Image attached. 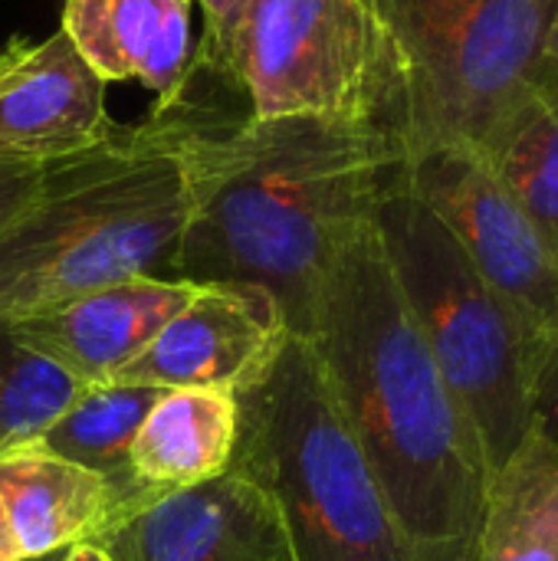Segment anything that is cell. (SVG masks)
Listing matches in <instances>:
<instances>
[{
	"mask_svg": "<svg viewBox=\"0 0 558 561\" xmlns=\"http://www.w3.org/2000/svg\"><path fill=\"white\" fill-rule=\"evenodd\" d=\"M69 559V549H59V552H49V556H33V559H20V561H66Z\"/></svg>",
	"mask_w": 558,
	"mask_h": 561,
	"instance_id": "cell-26",
	"label": "cell"
},
{
	"mask_svg": "<svg viewBox=\"0 0 558 561\" xmlns=\"http://www.w3.org/2000/svg\"><path fill=\"white\" fill-rule=\"evenodd\" d=\"M237 89L253 118L312 115L398 141L408 128V56L375 0H250Z\"/></svg>",
	"mask_w": 558,
	"mask_h": 561,
	"instance_id": "cell-6",
	"label": "cell"
},
{
	"mask_svg": "<svg viewBox=\"0 0 558 561\" xmlns=\"http://www.w3.org/2000/svg\"><path fill=\"white\" fill-rule=\"evenodd\" d=\"M474 561H558V440L536 427L490 477Z\"/></svg>",
	"mask_w": 558,
	"mask_h": 561,
	"instance_id": "cell-18",
	"label": "cell"
},
{
	"mask_svg": "<svg viewBox=\"0 0 558 561\" xmlns=\"http://www.w3.org/2000/svg\"><path fill=\"white\" fill-rule=\"evenodd\" d=\"M289 335L286 316L266 289L197 286L112 385L240 394L273 365Z\"/></svg>",
	"mask_w": 558,
	"mask_h": 561,
	"instance_id": "cell-9",
	"label": "cell"
},
{
	"mask_svg": "<svg viewBox=\"0 0 558 561\" xmlns=\"http://www.w3.org/2000/svg\"><path fill=\"white\" fill-rule=\"evenodd\" d=\"M411 561H474L490 467L385 256L375 220L326 270L309 329Z\"/></svg>",
	"mask_w": 558,
	"mask_h": 561,
	"instance_id": "cell-2",
	"label": "cell"
},
{
	"mask_svg": "<svg viewBox=\"0 0 558 561\" xmlns=\"http://www.w3.org/2000/svg\"><path fill=\"white\" fill-rule=\"evenodd\" d=\"M194 293L197 283L187 279L132 276L7 322V329L86 388L112 385Z\"/></svg>",
	"mask_w": 558,
	"mask_h": 561,
	"instance_id": "cell-12",
	"label": "cell"
},
{
	"mask_svg": "<svg viewBox=\"0 0 558 561\" xmlns=\"http://www.w3.org/2000/svg\"><path fill=\"white\" fill-rule=\"evenodd\" d=\"M66 561H109L95 546H72L69 549V559Z\"/></svg>",
	"mask_w": 558,
	"mask_h": 561,
	"instance_id": "cell-24",
	"label": "cell"
},
{
	"mask_svg": "<svg viewBox=\"0 0 558 561\" xmlns=\"http://www.w3.org/2000/svg\"><path fill=\"white\" fill-rule=\"evenodd\" d=\"M181 158L191 210L171 276L260 286L306 335L326 270L375 220L405 148L372 125L247 115L224 131L191 122Z\"/></svg>",
	"mask_w": 558,
	"mask_h": 561,
	"instance_id": "cell-1",
	"label": "cell"
},
{
	"mask_svg": "<svg viewBox=\"0 0 558 561\" xmlns=\"http://www.w3.org/2000/svg\"><path fill=\"white\" fill-rule=\"evenodd\" d=\"M158 398L161 388L92 385L33 440V447L102 477L115 496V510H118L115 523H118L158 500L138 483L132 470L135 434Z\"/></svg>",
	"mask_w": 558,
	"mask_h": 561,
	"instance_id": "cell-17",
	"label": "cell"
},
{
	"mask_svg": "<svg viewBox=\"0 0 558 561\" xmlns=\"http://www.w3.org/2000/svg\"><path fill=\"white\" fill-rule=\"evenodd\" d=\"M411 69L405 151L474 145L543 72L558 0H375Z\"/></svg>",
	"mask_w": 558,
	"mask_h": 561,
	"instance_id": "cell-7",
	"label": "cell"
},
{
	"mask_svg": "<svg viewBox=\"0 0 558 561\" xmlns=\"http://www.w3.org/2000/svg\"><path fill=\"white\" fill-rule=\"evenodd\" d=\"M375 227L398 289L467 411L493 477L533 427L536 385L553 342L470 263L447 227L398 181V171L378 201Z\"/></svg>",
	"mask_w": 558,
	"mask_h": 561,
	"instance_id": "cell-5",
	"label": "cell"
},
{
	"mask_svg": "<svg viewBox=\"0 0 558 561\" xmlns=\"http://www.w3.org/2000/svg\"><path fill=\"white\" fill-rule=\"evenodd\" d=\"M20 546L13 539V529H10V519H7V510H3V500H0V561H20Z\"/></svg>",
	"mask_w": 558,
	"mask_h": 561,
	"instance_id": "cell-23",
	"label": "cell"
},
{
	"mask_svg": "<svg viewBox=\"0 0 558 561\" xmlns=\"http://www.w3.org/2000/svg\"><path fill=\"white\" fill-rule=\"evenodd\" d=\"M187 112L115 128L109 141L43 168L36 201L0 233V325L82 293L171 276L191 197Z\"/></svg>",
	"mask_w": 558,
	"mask_h": 561,
	"instance_id": "cell-3",
	"label": "cell"
},
{
	"mask_svg": "<svg viewBox=\"0 0 558 561\" xmlns=\"http://www.w3.org/2000/svg\"><path fill=\"white\" fill-rule=\"evenodd\" d=\"M204 10V39L194 56V66L230 79L237 85V43L250 10V0H197Z\"/></svg>",
	"mask_w": 558,
	"mask_h": 561,
	"instance_id": "cell-20",
	"label": "cell"
},
{
	"mask_svg": "<svg viewBox=\"0 0 558 561\" xmlns=\"http://www.w3.org/2000/svg\"><path fill=\"white\" fill-rule=\"evenodd\" d=\"M230 470L266 493L296 561H411L306 339L289 335L273 365L237 394Z\"/></svg>",
	"mask_w": 558,
	"mask_h": 561,
	"instance_id": "cell-4",
	"label": "cell"
},
{
	"mask_svg": "<svg viewBox=\"0 0 558 561\" xmlns=\"http://www.w3.org/2000/svg\"><path fill=\"white\" fill-rule=\"evenodd\" d=\"M234 450L237 394L161 391L135 434L132 470L151 496H164L227 473Z\"/></svg>",
	"mask_w": 558,
	"mask_h": 561,
	"instance_id": "cell-15",
	"label": "cell"
},
{
	"mask_svg": "<svg viewBox=\"0 0 558 561\" xmlns=\"http://www.w3.org/2000/svg\"><path fill=\"white\" fill-rule=\"evenodd\" d=\"M549 72H556L558 76V16L556 26H553V39H549Z\"/></svg>",
	"mask_w": 558,
	"mask_h": 561,
	"instance_id": "cell-25",
	"label": "cell"
},
{
	"mask_svg": "<svg viewBox=\"0 0 558 561\" xmlns=\"http://www.w3.org/2000/svg\"><path fill=\"white\" fill-rule=\"evenodd\" d=\"M0 500L23 559L89 546L118 516L102 477L33 444L0 457Z\"/></svg>",
	"mask_w": 558,
	"mask_h": 561,
	"instance_id": "cell-14",
	"label": "cell"
},
{
	"mask_svg": "<svg viewBox=\"0 0 558 561\" xmlns=\"http://www.w3.org/2000/svg\"><path fill=\"white\" fill-rule=\"evenodd\" d=\"M523 207L558 263V76L529 82L470 145Z\"/></svg>",
	"mask_w": 558,
	"mask_h": 561,
	"instance_id": "cell-16",
	"label": "cell"
},
{
	"mask_svg": "<svg viewBox=\"0 0 558 561\" xmlns=\"http://www.w3.org/2000/svg\"><path fill=\"white\" fill-rule=\"evenodd\" d=\"M59 30L102 82L148 85L151 115L181 105L194 69L191 0H66Z\"/></svg>",
	"mask_w": 558,
	"mask_h": 561,
	"instance_id": "cell-13",
	"label": "cell"
},
{
	"mask_svg": "<svg viewBox=\"0 0 558 561\" xmlns=\"http://www.w3.org/2000/svg\"><path fill=\"white\" fill-rule=\"evenodd\" d=\"M89 546L109 561H296L273 503L237 470L158 496Z\"/></svg>",
	"mask_w": 558,
	"mask_h": 561,
	"instance_id": "cell-10",
	"label": "cell"
},
{
	"mask_svg": "<svg viewBox=\"0 0 558 561\" xmlns=\"http://www.w3.org/2000/svg\"><path fill=\"white\" fill-rule=\"evenodd\" d=\"M105 82L62 30L0 49V161L53 164L109 141Z\"/></svg>",
	"mask_w": 558,
	"mask_h": 561,
	"instance_id": "cell-11",
	"label": "cell"
},
{
	"mask_svg": "<svg viewBox=\"0 0 558 561\" xmlns=\"http://www.w3.org/2000/svg\"><path fill=\"white\" fill-rule=\"evenodd\" d=\"M43 184V164L0 161V233L36 201Z\"/></svg>",
	"mask_w": 558,
	"mask_h": 561,
	"instance_id": "cell-21",
	"label": "cell"
},
{
	"mask_svg": "<svg viewBox=\"0 0 558 561\" xmlns=\"http://www.w3.org/2000/svg\"><path fill=\"white\" fill-rule=\"evenodd\" d=\"M398 181L447 227L470 263L556 345V256L477 148L467 141L408 148Z\"/></svg>",
	"mask_w": 558,
	"mask_h": 561,
	"instance_id": "cell-8",
	"label": "cell"
},
{
	"mask_svg": "<svg viewBox=\"0 0 558 561\" xmlns=\"http://www.w3.org/2000/svg\"><path fill=\"white\" fill-rule=\"evenodd\" d=\"M82 391V381L0 325V457L30 447Z\"/></svg>",
	"mask_w": 558,
	"mask_h": 561,
	"instance_id": "cell-19",
	"label": "cell"
},
{
	"mask_svg": "<svg viewBox=\"0 0 558 561\" xmlns=\"http://www.w3.org/2000/svg\"><path fill=\"white\" fill-rule=\"evenodd\" d=\"M533 427L546 434L549 440H558V339L553 345V355L543 368V378L536 385V401H533Z\"/></svg>",
	"mask_w": 558,
	"mask_h": 561,
	"instance_id": "cell-22",
	"label": "cell"
}]
</instances>
